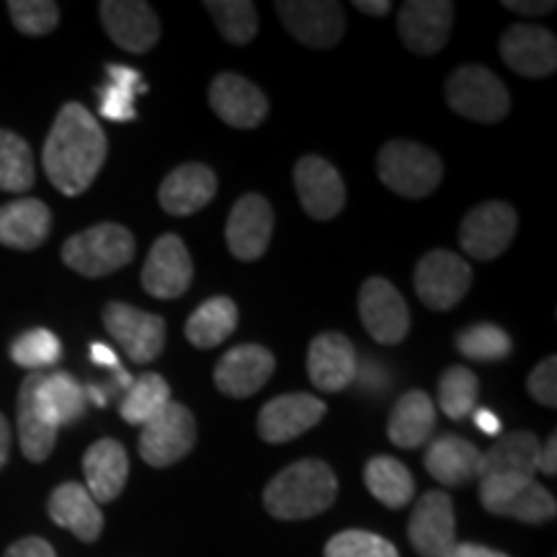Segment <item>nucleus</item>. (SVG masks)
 I'll use <instances>...</instances> for the list:
<instances>
[{"label": "nucleus", "instance_id": "9b49d317", "mask_svg": "<svg viewBox=\"0 0 557 557\" xmlns=\"http://www.w3.org/2000/svg\"><path fill=\"white\" fill-rule=\"evenodd\" d=\"M359 315L369 336L385 346L400 344L410 331V310L393 282L372 276L359 289Z\"/></svg>", "mask_w": 557, "mask_h": 557}, {"label": "nucleus", "instance_id": "ddd939ff", "mask_svg": "<svg viewBox=\"0 0 557 557\" xmlns=\"http://www.w3.org/2000/svg\"><path fill=\"white\" fill-rule=\"evenodd\" d=\"M455 26V3L449 0H410L398 13V34L413 54L442 52Z\"/></svg>", "mask_w": 557, "mask_h": 557}, {"label": "nucleus", "instance_id": "aec40b11", "mask_svg": "<svg viewBox=\"0 0 557 557\" xmlns=\"http://www.w3.org/2000/svg\"><path fill=\"white\" fill-rule=\"evenodd\" d=\"M323 416L325 403H320L315 395L289 393L278 395V398L269 400L261 408L256 429H259V436L267 444H287L299 434H305V431L318 426Z\"/></svg>", "mask_w": 557, "mask_h": 557}, {"label": "nucleus", "instance_id": "f704fd0d", "mask_svg": "<svg viewBox=\"0 0 557 557\" xmlns=\"http://www.w3.org/2000/svg\"><path fill=\"white\" fill-rule=\"evenodd\" d=\"M107 73L109 83L99 88V114L103 120L120 124L137 120L135 96L148 90L139 70L127 65H107Z\"/></svg>", "mask_w": 557, "mask_h": 557}, {"label": "nucleus", "instance_id": "603ef678", "mask_svg": "<svg viewBox=\"0 0 557 557\" xmlns=\"http://www.w3.org/2000/svg\"><path fill=\"white\" fill-rule=\"evenodd\" d=\"M359 11L369 13V16H387L389 11H393V3H387V0H357Z\"/></svg>", "mask_w": 557, "mask_h": 557}, {"label": "nucleus", "instance_id": "423d86ee", "mask_svg": "<svg viewBox=\"0 0 557 557\" xmlns=\"http://www.w3.org/2000/svg\"><path fill=\"white\" fill-rule=\"evenodd\" d=\"M447 101L455 114L478 124L506 120L508 109H511V96L498 81V75L480 65H462L449 75Z\"/></svg>", "mask_w": 557, "mask_h": 557}, {"label": "nucleus", "instance_id": "dca6fc26", "mask_svg": "<svg viewBox=\"0 0 557 557\" xmlns=\"http://www.w3.org/2000/svg\"><path fill=\"white\" fill-rule=\"evenodd\" d=\"M274 235V209L261 194H246L230 209L225 240L240 261H256L267 253Z\"/></svg>", "mask_w": 557, "mask_h": 557}, {"label": "nucleus", "instance_id": "473e14b6", "mask_svg": "<svg viewBox=\"0 0 557 557\" xmlns=\"http://www.w3.org/2000/svg\"><path fill=\"white\" fill-rule=\"evenodd\" d=\"M238 329V305L230 297H209L186 320V338L197 348H214Z\"/></svg>", "mask_w": 557, "mask_h": 557}, {"label": "nucleus", "instance_id": "c85d7f7f", "mask_svg": "<svg viewBox=\"0 0 557 557\" xmlns=\"http://www.w3.org/2000/svg\"><path fill=\"white\" fill-rule=\"evenodd\" d=\"M52 212L39 199H16L0 207V246L34 250L47 240Z\"/></svg>", "mask_w": 557, "mask_h": 557}, {"label": "nucleus", "instance_id": "ea45409f", "mask_svg": "<svg viewBox=\"0 0 557 557\" xmlns=\"http://www.w3.org/2000/svg\"><path fill=\"white\" fill-rule=\"evenodd\" d=\"M457 351L472 361H500L511 354V336L493 323H478L459 333Z\"/></svg>", "mask_w": 557, "mask_h": 557}, {"label": "nucleus", "instance_id": "393cba45", "mask_svg": "<svg viewBox=\"0 0 557 557\" xmlns=\"http://www.w3.org/2000/svg\"><path fill=\"white\" fill-rule=\"evenodd\" d=\"M83 475H86V491L94 496L96 504H111L114 498H120L124 485H127V449L114 438H101L94 447H88L86 457H83Z\"/></svg>", "mask_w": 557, "mask_h": 557}, {"label": "nucleus", "instance_id": "8fccbe9b", "mask_svg": "<svg viewBox=\"0 0 557 557\" xmlns=\"http://www.w3.org/2000/svg\"><path fill=\"white\" fill-rule=\"evenodd\" d=\"M447 557H508L506 553H496V549L472 545V542H457L455 547L449 549Z\"/></svg>", "mask_w": 557, "mask_h": 557}, {"label": "nucleus", "instance_id": "2eb2a0df", "mask_svg": "<svg viewBox=\"0 0 557 557\" xmlns=\"http://www.w3.org/2000/svg\"><path fill=\"white\" fill-rule=\"evenodd\" d=\"M295 189L312 220L329 222L346 205V186L336 165L320 156H305L295 165Z\"/></svg>", "mask_w": 557, "mask_h": 557}, {"label": "nucleus", "instance_id": "a18cd8bd", "mask_svg": "<svg viewBox=\"0 0 557 557\" xmlns=\"http://www.w3.org/2000/svg\"><path fill=\"white\" fill-rule=\"evenodd\" d=\"M5 557H58L54 555L52 545L41 537H26L13 542V545L5 549Z\"/></svg>", "mask_w": 557, "mask_h": 557}, {"label": "nucleus", "instance_id": "58836bf2", "mask_svg": "<svg viewBox=\"0 0 557 557\" xmlns=\"http://www.w3.org/2000/svg\"><path fill=\"white\" fill-rule=\"evenodd\" d=\"M480 382L468 367H449L438 380V408L451 421H462L475 410Z\"/></svg>", "mask_w": 557, "mask_h": 557}, {"label": "nucleus", "instance_id": "a211bd4d", "mask_svg": "<svg viewBox=\"0 0 557 557\" xmlns=\"http://www.w3.org/2000/svg\"><path fill=\"white\" fill-rule=\"evenodd\" d=\"M101 24L116 47L132 54H145L158 45L160 21L143 0H103Z\"/></svg>", "mask_w": 557, "mask_h": 557}, {"label": "nucleus", "instance_id": "6ab92c4d", "mask_svg": "<svg viewBox=\"0 0 557 557\" xmlns=\"http://www.w3.org/2000/svg\"><path fill=\"white\" fill-rule=\"evenodd\" d=\"M209 107L222 122L238 129H253L269 116V99L259 86L238 73H222L209 86Z\"/></svg>", "mask_w": 557, "mask_h": 557}, {"label": "nucleus", "instance_id": "72a5a7b5", "mask_svg": "<svg viewBox=\"0 0 557 557\" xmlns=\"http://www.w3.org/2000/svg\"><path fill=\"white\" fill-rule=\"evenodd\" d=\"M364 483L374 498L387 508H403L413 500L416 480L400 459L372 457L364 468Z\"/></svg>", "mask_w": 557, "mask_h": 557}, {"label": "nucleus", "instance_id": "6e6552de", "mask_svg": "<svg viewBox=\"0 0 557 557\" xmlns=\"http://www.w3.org/2000/svg\"><path fill=\"white\" fill-rule=\"evenodd\" d=\"M416 295L429 310L444 312L457 308L472 284V269L451 250H431L416 267Z\"/></svg>", "mask_w": 557, "mask_h": 557}, {"label": "nucleus", "instance_id": "0eeeda50", "mask_svg": "<svg viewBox=\"0 0 557 557\" xmlns=\"http://www.w3.org/2000/svg\"><path fill=\"white\" fill-rule=\"evenodd\" d=\"M197 444V421L191 410L181 403H169L160 413L143 426L139 434V457L150 468H171L184 459Z\"/></svg>", "mask_w": 557, "mask_h": 557}, {"label": "nucleus", "instance_id": "c03bdc74", "mask_svg": "<svg viewBox=\"0 0 557 557\" xmlns=\"http://www.w3.org/2000/svg\"><path fill=\"white\" fill-rule=\"evenodd\" d=\"M527 389L540 406L555 408L557 406V359L547 357L532 369L527 380Z\"/></svg>", "mask_w": 557, "mask_h": 557}, {"label": "nucleus", "instance_id": "7c9ffc66", "mask_svg": "<svg viewBox=\"0 0 557 557\" xmlns=\"http://www.w3.org/2000/svg\"><path fill=\"white\" fill-rule=\"evenodd\" d=\"M540 459V438L532 431H511L500 436L485 455H480L478 478L519 475L534 478Z\"/></svg>", "mask_w": 557, "mask_h": 557}, {"label": "nucleus", "instance_id": "c756f323", "mask_svg": "<svg viewBox=\"0 0 557 557\" xmlns=\"http://www.w3.org/2000/svg\"><path fill=\"white\" fill-rule=\"evenodd\" d=\"M436 429V406L423 389H410L395 403L387 421V436L395 447L418 449Z\"/></svg>", "mask_w": 557, "mask_h": 557}, {"label": "nucleus", "instance_id": "37998d69", "mask_svg": "<svg viewBox=\"0 0 557 557\" xmlns=\"http://www.w3.org/2000/svg\"><path fill=\"white\" fill-rule=\"evenodd\" d=\"M9 13L13 26L26 37H45L60 21V9L52 0H11Z\"/></svg>", "mask_w": 557, "mask_h": 557}, {"label": "nucleus", "instance_id": "e433bc0d", "mask_svg": "<svg viewBox=\"0 0 557 557\" xmlns=\"http://www.w3.org/2000/svg\"><path fill=\"white\" fill-rule=\"evenodd\" d=\"M171 403V387L160 374H143L124 395L120 413L132 426H145Z\"/></svg>", "mask_w": 557, "mask_h": 557}, {"label": "nucleus", "instance_id": "de8ad7c7", "mask_svg": "<svg viewBox=\"0 0 557 557\" xmlns=\"http://www.w3.org/2000/svg\"><path fill=\"white\" fill-rule=\"evenodd\" d=\"M557 436L549 434L547 444H540V459H537V472H545V475H555L557 472Z\"/></svg>", "mask_w": 557, "mask_h": 557}, {"label": "nucleus", "instance_id": "2f4dec72", "mask_svg": "<svg viewBox=\"0 0 557 557\" xmlns=\"http://www.w3.org/2000/svg\"><path fill=\"white\" fill-rule=\"evenodd\" d=\"M37 403L54 426H70L86 413V387L73 374L52 372L41 374L37 382Z\"/></svg>", "mask_w": 557, "mask_h": 557}, {"label": "nucleus", "instance_id": "09e8293b", "mask_svg": "<svg viewBox=\"0 0 557 557\" xmlns=\"http://www.w3.org/2000/svg\"><path fill=\"white\" fill-rule=\"evenodd\" d=\"M90 359H94L99 367H107L116 374L124 372L122 364H120V357H116L114 348H109L107 344H90Z\"/></svg>", "mask_w": 557, "mask_h": 557}, {"label": "nucleus", "instance_id": "4be33fe9", "mask_svg": "<svg viewBox=\"0 0 557 557\" xmlns=\"http://www.w3.org/2000/svg\"><path fill=\"white\" fill-rule=\"evenodd\" d=\"M500 58L524 78H547L557 67V39L542 26L513 24L500 39Z\"/></svg>", "mask_w": 557, "mask_h": 557}, {"label": "nucleus", "instance_id": "7ed1b4c3", "mask_svg": "<svg viewBox=\"0 0 557 557\" xmlns=\"http://www.w3.org/2000/svg\"><path fill=\"white\" fill-rule=\"evenodd\" d=\"M135 259V235L116 222H101L73 235L62 246V261L88 278L114 274Z\"/></svg>", "mask_w": 557, "mask_h": 557}, {"label": "nucleus", "instance_id": "1a4fd4ad", "mask_svg": "<svg viewBox=\"0 0 557 557\" xmlns=\"http://www.w3.org/2000/svg\"><path fill=\"white\" fill-rule=\"evenodd\" d=\"M519 218L506 201H485L478 205L459 227V246L470 259L496 261L511 246L517 235Z\"/></svg>", "mask_w": 557, "mask_h": 557}, {"label": "nucleus", "instance_id": "39448f33", "mask_svg": "<svg viewBox=\"0 0 557 557\" xmlns=\"http://www.w3.org/2000/svg\"><path fill=\"white\" fill-rule=\"evenodd\" d=\"M480 504L493 517L519 519L524 524H545L555 519V496L534 478L491 475L480 478Z\"/></svg>", "mask_w": 557, "mask_h": 557}, {"label": "nucleus", "instance_id": "20e7f679", "mask_svg": "<svg viewBox=\"0 0 557 557\" xmlns=\"http://www.w3.org/2000/svg\"><path fill=\"white\" fill-rule=\"evenodd\" d=\"M377 173L389 191L406 199H423L442 184L444 165L434 150L413 139H389L377 156Z\"/></svg>", "mask_w": 557, "mask_h": 557}, {"label": "nucleus", "instance_id": "a19ab883", "mask_svg": "<svg viewBox=\"0 0 557 557\" xmlns=\"http://www.w3.org/2000/svg\"><path fill=\"white\" fill-rule=\"evenodd\" d=\"M60 354V338L47 329H32L21 333L11 346V359L16 361L18 367L29 369V372H39V369L58 364Z\"/></svg>", "mask_w": 557, "mask_h": 557}, {"label": "nucleus", "instance_id": "f257e3e1", "mask_svg": "<svg viewBox=\"0 0 557 557\" xmlns=\"http://www.w3.org/2000/svg\"><path fill=\"white\" fill-rule=\"evenodd\" d=\"M107 150V135L96 116L83 103L70 101L47 135L41 163L54 189L65 197H78L99 176Z\"/></svg>", "mask_w": 557, "mask_h": 557}, {"label": "nucleus", "instance_id": "864d4df0", "mask_svg": "<svg viewBox=\"0 0 557 557\" xmlns=\"http://www.w3.org/2000/svg\"><path fill=\"white\" fill-rule=\"evenodd\" d=\"M9 451H11V429L9 423H5L3 413H0V468H3L5 459H9Z\"/></svg>", "mask_w": 557, "mask_h": 557}, {"label": "nucleus", "instance_id": "a878e982", "mask_svg": "<svg viewBox=\"0 0 557 557\" xmlns=\"http://www.w3.org/2000/svg\"><path fill=\"white\" fill-rule=\"evenodd\" d=\"M54 524L73 532L81 542H96L103 532V513L94 496L81 483H62L47 504Z\"/></svg>", "mask_w": 557, "mask_h": 557}, {"label": "nucleus", "instance_id": "f3484780", "mask_svg": "<svg viewBox=\"0 0 557 557\" xmlns=\"http://www.w3.org/2000/svg\"><path fill=\"white\" fill-rule=\"evenodd\" d=\"M194 263L178 235H163L150 248L143 267V287L156 299H176L191 287Z\"/></svg>", "mask_w": 557, "mask_h": 557}, {"label": "nucleus", "instance_id": "bb28decb", "mask_svg": "<svg viewBox=\"0 0 557 557\" xmlns=\"http://www.w3.org/2000/svg\"><path fill=\"white\" fill-rule=\"evenodd\" d=\"M480 455H483V451H480L472 442H468V438L457 434H442L429 444L423 465H426L429 475L434 478L436 483L447 487H459L468 485L472 478H478Z\"/></svg>", "mask_w": 557, "mask_h": 557}, {"label": "nucleus", "instance_id": "412c9836", "mask_svg": "<svg viewBox=\"0 0 557 557\" xmlns=\"http://www.w3.org/2000/svg\"><path fill=\"white\" fill-rule=\"evenodd\" d=\"M274 367L276 359L267 346H235L214 367V385L230 398H250L271 380Z\"/></svg>", "mask_w": 557, "mask_h": 557}, {"label": "nucleus", "instance_id": "9d476101", "mask_svg": "<svg viewBox=\"0 0 557 557\" xmlns=\"http://www.w3.org/2000/svg\"><path fill=\"white\" fill-rule=\"evenodd\" d=\"M276 13L299 45L329 50L336 47L346 29L344 5L333 0H282Z\"/></svg>", "mask_w": 557, "mask_h": 557}, {"label": "nucleus", "instance_id": "c9c22d12", "mask_svg": "<svg viewBox=\"0 0 557 557\" xmlns=\"http://www.w3.org/2000/svg\"><path fill=\"white\" fill-rule=\"evenodd\" d=\"M37 169L29 143L16 132L0 129V189L24 194L34 186Z\"/></svg>", "mask_w": 557, "mask_h": 557}, {"label": "nucleus", "instance_id": "5fc2aeb1", "mask_svg": "<svg viewBox=\"0 0 557 557\" xmlns=\"http://www.w3.org/2000/svg\"><path fill=\"white\" fill-rule=\"evenodd\" d=\"M86 398L94 400L96 406H99V408L107 406V393H103V389H101V387H96V385L86 387Z\"/></svg>", "mask_w": 557, "mask_h": 557}, {"label": "nucleus", "instance_id": "cd10ccee", "mask_svg": "<svg viewBox=\"0 0 557 557\" xmlns=\"http://www.w3.org/2000/svg\"><path fill=\"white\" fill-rule=\"evenodd\" d=\"M41 372H32L18 389V442L21 451L32 462H45L58 442V426L45 416L37 403V382Z\"/></svg>", "mask_w": 557, "mask_h": 557}, {"label": "nucleus", "instance_id": "79ce46f5", "mask_svg": "<svg viewBox=\"0 0 557 557\" xmlns=\"http://www.w3.org/2000/svg\"><path fill=\"white\" fill-rule=\"evenodd\" d=\"M325 557H400L395 545L364 529H348L325 545Z\"/></svg>", "mask_w": 557, "mask_h": 557}, {"label": "nucleus", "instance_id": "f8f14e48", "mask_svg": "<svg viewBox=\"0 0 557 557\" xmlns=\"http://www.w3.org/2000/svg\"><path fill=\"white\" fill-rule=\"evenodd\" d=\"M103 325L135 364H148V361L158 359L165 346V320L135 308V305H107Z\"/></svg>", "mask_w": 557, "mask_h": 557}, {"label": "nucleus", "instance_id": "4468645a", "mask_svg": "<svg viewBox=\"0 0 557 557\" xmlns=\"http://www.w3.org/2000/svg\"><path fill=\"white\" fill-rule=\"evenodd\" d=\"M408 540L421 557H447L457 545L455 504L444 491H429L408 521Z\"/></svg>", "mask_w": 557, "mask_h": 557}, {"label": "nucleus", "instance_id": "4c0bfd02", "mask_svg": "<svg viewBox=\"0 0 557 557\" xmlns=\"http://www.w3.org/2000/svg\"><path fill=\"white\" fill-rule=\"evenodd\" d=\"M205 9L230 45H248L259 32V13L250 0H207Z\"/></svg>", "mask_w": 557, "mask_h": 557}, {"label": "nucleus", "instance_id": "5701e85b", "mask_svg": "<svg viewBox=\"0 0 557 557\" xmlns=\"http://www.w3.org/2000/svg\"><path fill=\"white\" fill-rule=\"evenodd\" d=\"M359 357L351 341L341 333H320L308 351L310 382L320 393H341L357 380Z\"/></svg>", "mask_w": 557, "mask_h": 557}, {"label": "nucleus", "instance_id": "f03ea898", "mask_svg": "<svg viewBox=\"0 0 557 557\" xmlns=\"http://www.w3.org/2000/svg\"><path fill=\"white\" fill-rule=\"evenodd\" d=\"M336 496V472L320 459H299L271 478L263 491V506L274 519L299 521L323 513Z\"/></svg>", "mask_w": 557, "mask_h": 557}, {"label": "nucleus", "instance_id": "49530a36", "mask_svg": "<svg viewBox=\"0 0 557 557\" xmlns=\"http://www.w3.org/2000/svg\"><path fill=\"white\" fill-rule=\"evenodd\" d=\"M504 9L521 13V16H545V13L555 11L553 0H540V3H532V0H504Z\"/></svg>", "mask_w": 557, "mask_h": 557}, {"label": "nucleus", "instance_id": "b1692460", "mask_svg": "<svg viewBox=\"0 0 557 557\" xmlns=\"http://www.w3.org/2000/svg\"><path fill=\"white\" fill-rule=\"evenodd\" d=\"M218 194V176L205 163H184L160 184V207L173 218H189L205 209Z\"/></svg>", "mask_w": 557, "mask_h": 557}, {"label": "nucleus", "instance_id": "3c124183", "mask_svg": "<svg viewBox=\"0 0 557 557\" xmlns=\"http://www.w3.org/2000/svg\"><path fill=\"white\" fill-rule=\"evenodd\" d=\"M475 426H478L480 431H483V434L496 436L498 431H500V421H498V416L493 413V410L478 408V410H475Z\"/></svg>", "mask_w": 557, "mask_h": 557}]
</instances>
